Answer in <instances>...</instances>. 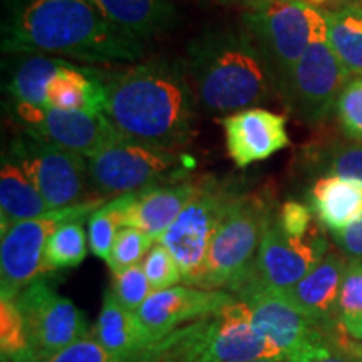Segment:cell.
I'll list each match as a JSON object with an SVG mask.
<instances>
[{"label":"cell","instance_id":"cell-31","mask_svg":"<svg viewBox=\"0 0 362 362\" xmlns=\"http://www.w3.org/2000/svg\"><path fill=\"white\" fill-rule=\"evenodd\" d=\"M0 347L2 357L11 361L29 352L24 317L16 300H0Z\"/></svg>","mask_w":362,"mask_h":362},{"label":"cell","instance_id":"cell-32","mask_svg":"<svg viewBox=\"0 0 362 362\" xmlns=\"http://www.w3.org/2000/svg\"><path fill=\"white\" fill-rule=\"evenodd\" d=\"M112 293L121 305L129 312H138L146 298L151 296V285L148 282L143 265L129 267L119 274L112 275Z\"/></svg>","mask_w":362,"mask_h":362},{"label":"cell","instance_id":"cell-22","mask_svg":"<svg viewBox=\"0 0 362 362\" xmlns=\"http://www.w3.org/2000/svg\"><path fill=\"white\" fill-rule=\"evenodd\" d=\"M49 106L89 115H106V74L90 66L69 62L47 86Z\"/></svg>","mask_w":362,"mask_h":362},{"label":"cell","instance_id":"cell-35","mask_svg":"<svg viewBox=\"0 0 362 362\" xmlns=\"http://www.w3.org/2000/svg\"><path fill=\"white\" fill-rule=\"evenodd\" d=\"M121 226L117 223L115 214L107 203L98 208L93 215L89 216V248L98 259L110 260L112 245H115L117 233Z\"/></svg>","mask_w":362,"mask_h":362},{"label":"cell","instance_id":"cell-15","mask_svg":"<svg viewBox=\"0 0 362 362\" xmlns=\"http://www.w3.org/2000/svg\"><path fill=\"white\" fill-rule=\"evenodd\" d=\"M13 116L24 126L25 133L78 153L86 160L121 136L106 115L16 103Z\"/></svg>","mask_w":362,"mask_h":362},{"label":"cell","instance_id":"cell-2","mask_svg":"<svg viewBox=\"0 0 362 362\" xmlns=\"http://www.w3.org/2000/svg\"><path fill=\"white\" fill-rule=\"evenodd\" d=\"M106 117L124 138L165 151L189 143L197 101L185 62H138L106 76Z\"/></svg>","mask_w":362,"mask_h":362},{"label":"cell","instance_id":"cell-18","mask_svg":"<svg viewBox=\"0 0 362 362\" xmlns=\"http://www.w3.org/2000/svg\"><path fill=\"white\" fill-rule=\"evenodd\" d=\"M220 124L225 133L226 151L237 168L269 160L291 144L285 116L264 107H250L223 116Z\"/></svg>","mask_w":362,"mask_h":362},{"label":"cell","instance_id":"cell-20","mask_svg":"<svg viewBox=\"0 0 362 362\" xmlns=\"http://www.w3.org/2000/svg\"><path fill=\"white\" fill-rule=\"evenodd\" d=\"M93 337L117 362L143 354L158 344L156 339L138 319V315L126 310L117 302L111 288H107L104 293L101 312L93 327Z\"/></svg>","mask_w":362,"mask_h":362},{"label":"cell","instance_id":"cell-10","mask_svg":"<svg viewBox=\"0 0 362 362\" xmlns=\"http://www.w3.org/2000/svg\"><path fill=\"white\" fill-rule=\"evenodd\" d=\"M103 205V198H93L81 205L54 210L40 218L19 221L4 232L0 243V298L16 300L25 287L45 274V243L56 226L67 220H84Z\"/></svg>","mask_w":362,"mask_h":362},{"label":"cell","instance_id":"cell-4","mask_svg":"<svg viewBox=\"0 0 362 362\" xmlns=\"http://www.w3.org/2000/svg\"><path fill=\"white\" fill-rule=\"evenodd\" d=\"M158 362H250L284 357L252 327V312L235 300L214 315L176 329L151 349Z\"/></svg>","mask_w":362,"mask_h":362},{"label":"cell","instance_id":"cell-33","mask_svg":"<svg viewBox=\"0 0 362 362\" xmlns=\"http://www.w3.org/2000/svg\"><path fill=\"white\" fill-rule=\"evenodd\" d=\"M141 265L153 292L166 291V288L176 287V284L183 282L178 264L168 248L161 243H155V247L144 257Z\"/></svg>","mask_w":362,"mask_h":362},{"label":"cell","instance_id":"cell-12","mask_svg":"<svg viewBox=\"0 0 362 362\" xmlns=\"http://www.w3.org/2000/svg\"><path fill=\"white\" fill-rule=\"evenodd\" d=\"M252 327L274 344L291 362H314L334 352V337L341 324L327 325L302 314L275 293H257L247 300Z\"/></svg>","mask_w":362,"mask_h":362},{"label":"cell","instance_id":"cell-11","mask_svg":"<svg viewBox=\"0 0 362 362\" xmlns=\"http://www.w3.org/2000/svg\"><path fill=\"white\" fill-rule=\"evenodd\" d=\"M237 197L225 185L203 181L193 200L158 242L168 248L180 267L183 282L189 287H197L200 282L214 235Z\"/></svg>","mask_w":362,"mask_h":362},{"label":"cell","instance_id":"cell-8","mask_svg":"<svg viewBox=\"0 0 362 362\" xmlns=\"http://www.w3.org/2000/svg\"><path fill=\"white\" fill-rule=\"evenodd\" d=\"M329 243L317 225L305 237H291L280 228L277 214L267 226L255 260L237 287L235 298L247 300L257 293H280L291 288L325 259Z\"/></svg>","mask_w":362,"mask_h":362},{"label":"cell","instance_id":"cell-38","mask_svg":"<svg viewBox=\"0 0 362 362\" xmlns=\"http://www.w3.org/2000/svg\"><path fill=\"white\" fill-rule=\"evenodd\" d=\"M339 248L349 257L351 260H362V218L341 230L332 233Z\"/></svg>","mask_w":362,"mask_h":362},{"label":"cell","instance_id":"cell-3","mask_svg":"<svg viewBox=\"0 0 362 362\" xmlns=\"http://www.w3.org/2000/svg\"><path fill=\"white\" fill-rule=\"evenodd\" d=\"M194 101L210 115H233L280 98L274 71L245 29H206L187 49Z\"/></svg>","mask_w":362,"mask_h":362},{"label":"cell","instance_id":"cell-1","mask_svg":"<svg viewBox=\"0 0 362 362\" xmlns=\"http://www.w3.org/2000/svg\"><path fill=\"white\" fill-rule=\"evenodd\" d=\"M2 49L88 66L138 62L146 54L144 40L110 24L88 0H8Z\"/></svg>","mask_w":362,"mask_h":362},{"label":"cell","instance_id":"cell-39","mask_svg":"<svg viewBox=\"0 0 362 362\" xmlns=\"http://www.w3.org/2000/svg\"><path fill=\"white\" fill-rule=\"evenodd\" d=\"M344 351L346 354H349L354 362H362V344L356 342V339H352L346 330H342L336 339V344H334V351Z\"/></svg>","mask_w":362,"mask_h":362},{"label":"cell","instance_id":"cell-14","mask_svg":"<svg viewBox=\"0 0 362 362\" xmlns=\"http://www.w3.org/2000/svg\"><path fill=\"white\" fill-rule=\"evenodd\" d=\"M16 304L24 317L29 356L54 354L88 336L84 312L71 298L59 296L47 279L25 287Z\"/></svg>","mask_w":362,"mask_h":362},{"label":"cell","instance_id":"cell-41","mask_svg":"<svg viewBox=\"0 0 362 362\" xmlns=\"http://www.w3.org/2000/svg\"><path fill=\"white\" fill-rule=\"evenodd\" d=\"M225 2L235 4V6H243V7H247L248 11H253V8L262 7L264 4L270 2V0H225Z\"/></svg>","mask_w":362,"mask_h":362},{"label":"cell","instance_id":"cell-29","mask_svg":"<svg viewBox=\"0 0 362 362\" xmlns=\"http://www.w3.org/2000/svg\"><path fill=\"white\" fill-rule=\"evenodd\" d=\"M339 322L356 341H362V260L347 262L341 293Z\"/></svg>","mask_w":362,"mask_h":362},{"label":"cell","instance_id":"cell-13","mask_svg":"<svg viewBox=\"0 0 362 362\" xmlns=\"http://www.w3.org/2000/svg\"><path fill=\"white\" fill-rule=\"evenodd\" d=\"M349 76L330 47L324 27L298 61L282 103L302 123L320 124L337 107Z\"/></svg>","mask_w":362,"mask_h":362},{"label":"cell","instance_id":"cell-7","mask_svg":"<svg viewBox=\"0 0 362 362\" xmlns=\"http://www.w3.org/2000/svg\"><path fill=\"white\" fill-rule=\"evenodd\" d=\"M185 160L187 155L180 151H165L121 134L88 158L90 188L104 198L166 185L165 181L173 183L189 170Z\"/></svg>","mask_w":362,"mask_h":362},{"label":"cell","instance_id":"cell-6","mask_svg":"<svg viewBox=\"0 0 362 362\" xmlns=\"http://www.w3.org/2000/svg\"><path fill=\"white\" fill-rule=\"evenodd\" d=\"M243 25L274 71L280 99L317 33L327 27L324 11L302 0H270L243 16Z\"/></svg>","mask_w":362,"mask_h":362},{"label":"cell","instance_id":"cell-30","mask_svg":"<svg viewBox=\"0 0 362 362\" xmlns=\"http://www.w3.org/2000/svg\"><path fill=\"white\" fill-rule=\"evenodd\" d=\"M155 240L138 228H121L117 233L115 245H112L111 257L106 262L110 265L111 274H119L129 267L139 265L149 250L155 247Z\"/></svg>","mask_w":362,"mask_h":362},{"label":"cell","instance_id":"cell-19","mask_svg":"<svg viewBox=\"0 0 362 362\" xmlns=\"http://www.w3.org/2000/svg\"><path fill=\"white\" fill-rule=\"evenodd\" d=\"M347 262L337 253H327L325 259L310 270L300 282L287 291L275 293L302 314L327 325L339 322V293ZM269 293V292H267Z\"/></svg>","mask_w":362,"mask_h":362},{"label":"cell","instance_id":"cell-24","mask_svg":"<svg viewBox=\"0 0 362 362\" xmlns=\"http://www.w3.org/2000/svg\"><path fill=\"white\" fill-rule=\"evenodd\" d=\"M51 206L21 166L2 158L0 171V226L2 233L19 221L40 218L51 214Z\"/></svg>","mask_w":362,"mask_h":362},{"label":"cell","instance_id":"cell-43","mask_svg":"<svg viewBox=\"0 0 362 362\" xmlns=\"http://www.w3.org/2000/svg\"><path fill=\"white\" fill-rule=\"evenodd\" d=\"M302 2L314 8H319V11H324V7H327L329 4L334 2V0H302Z\"/></svg>","mask_w":362,"mask_h":362},{"label":"cell","instance_id":"cell-28","mask_svg":"<svg viewBox=\"0 0 362 362\" xmlns=\"http://www.w3.org/2000/svg\"><path fill=\"white\" fill-rule=\"evenodd\" d=\"M314 160L319 175L341 176L362 185V143L337 139L319 149Z\"/></svg>","mask_w":362,"mask_h":362},{"label":"cell","instance_id":"cell-26","mask_svg":"<svg viewBox=\"0 0 362 362\" xmlns=\"http://www.w3.org/2000/svg\"><path fill=\"white\" fill-rule=\"evenodd\" d=\"M327 40L351 76H362V7L324 11Z\"/></svg>","mask_w":362,"mask_h":362},{"label":"cell","instance_id":"cell-9","mask_svg":"<svg viewBox=\"0 0 362 362\" xmlns=\"http://www.w3.org/2000/svg\"><path fill=\"white\" fill-rule=\"evenodd\" d=\"M4 156L24 170L51 210L81 205L94 193L84 156L25 131L12 139Z\"/></svg>","mask_w":362,"mask_h":362},{"label":"cell","instance_id":"cell-44","mask_svg":"<svg viewBox=\"0 0 362 362\" xmlns=\"http://www.w3.org/2000/svg\"><path fill=\"white\" fill-rule=\"evenodd\" d=\"M250 362H291V361L285 359V357H267V359H255Z\"/></svg>","mask_w":362,"mask_h":362},{"label":"cell","instance_id":"cell-23","mask_svg":"<svg viewBox=\"0 0 362 362\" xmlns=\"http://www.w3.org/2000/svg\"><path fill=\"white\" fill-rule=\"evenodd\" d=\"M310 210L332 233L362 218V185L341 176H320L310 188Z\"/></svg>","mask_w":362,"mask_h":362},{"label":"cell","instance_id":"cell-40","mask_svg":"<svg viewBox=\"0 0 362 362\" xmlns=\"http://www.w3.org/2000/svg\"><path fill=\"white\" fill-rule=\"evenodd\" d=\"M314 362H354V359H352L349 354H346L344 351L336 349L329 357H324V359H319Z\"/></svg>","mask_w":362,"mask_h":362},{"label":"cell","instance_id":"cell-16","mask_svg":"<svg viewBox=\"0 0 362 362\" xmlns=\"http://www.w3.org/2000/svg\"><path fill=\"white\" fill-rule=\"evenodd\" d=\"M200 189L198 181H173L119 194L107 202L121 228H138L158 243Z\"/></svg>","mask_w":362,"mask_h":362},{"label":"cell","instance_id":"cell-45","mask_svg":"<svg viewBox=\"0 0 362 362\" xmlns=\"http://www.w3.org/2000/svg\"><path fill=\"white\" fill-rule=\"evenodd\" d=\"M2 362H12V361H8L7 357H2Z\"/></svg>","mask_w":362,"mask_h":362},{"label":"cell","instance_id":"cell-27","mask_svg":"<svg viewBox=\"0 0 362 362\" xmlns=\"http://www.w3.org/2000/svg\"><path fill=\"white\" fill-rule=\"evenodd\" d=\"M88 240L83 220H67L56 226L45 243V274L52 270L74 269L83 264L88 255Z\"/></svg>","mask_w":362,"mask_h":362},{"label":"cell","instance_id":"cell-36","mask_svg":"<svg viewBox=\"0 0 362 362\" xmlns=\"http://www.w3.org/2000/svg\"><path fill=\"white\" fill-rule=\"evenodd\" d=\"M336 111L344 134L362 143V78L347 83L339 98Z\"/></svg>","mask_w":362,"mask_h":362},{"label":"cell","instance_id":"cell-34","mask_svg":"<svg viewBox=\"0 0 362 362\" xmlns=\"http://www.w3.org/2000/svg\"><path fill=\"white\" fill-rule=\"evenodd\" d=\"M11 361V359H8ZM12 362H117L110 352L99 344L93 334H88L62 351L49 356H21Z\"/></svg>","mask_w":362,"mask_h":362},{"label":"cell","instance_id":"cell-37","mask_svg":"<svg viewBox=\"0 0 362 362\" xmlns=\"http://www.w3.org/2000/svg\"><path fill=\"white\" fill-rule=\"evenodd\" d=\"M310 206L300 202H285L277 214V223L285 233L291 237H305L310 232L314 221H312Z\"/></svg>","mask_w":362,"mask_h":362},{"label":"cell","instance_id":"cell-42","mask_svg":"<svg viewBox=\"0 0 362 362\" xmlns=\"http://www.w3.org/2000/svg\"><path fill=\"white\" fill-rule=\"evenodd\" d=\"M121 362H158V361L155 359V356L151 354V349H149L146 352H143V354L129 357V359H124V361H121Z\"/></svg>","mask_w":362,"mask_h":362},{"label":"cell","instance_id":"cell-25","mask_svg":"<svg viewBox=\"0 0 362 362\" xmlns=\"http://www.w3.org/2000/svg\"><path fill=\"white\" fill-rule=\"evenodd\" d=\"M67 64L69 61L66 59L42 56V54H34L24 59L16 67L7 86L13 103L49 106L47 86Z\"/></svg>","mask_w":362,"mask_h":362},{"label":"cell","instance_id":"cell-21","mask_svg":"<svg viewBox=\"0 0 362 362\" xmlns=\"http://www.w3.org/2000/svg\"><path fill=\"white\" fill-rule=\"evenodd\" d=\"M110 24L138 39L168 33L178 22L171 0H88Z\"/></svg>","mask_w":362,"mask_h":362},{"label":"cell","instance_id":"cell-5","mask_svg":"<svg viewBox=\"0 0 362 362\" xmlns=\"http://www.w3.org/2000/svg\"><path fill=\"white\" fill-rule=\"evenodd\" d=\"M274 216L264 197L238 194L214 235L197 288L233 292L250 270Z\"/></svg>","mask_w":362,"mask_h":362},{"label":"cell","instance_id":"cell-17","mask_svg":"<svg viewBox=\"0 0 362 362\" xmlns=\"http://www.w3.org/2000/svg\"><path fill=\"white\" fill-rule=\"evenodd\" d=\"M232 300H235L232 293L223 291H203L189 285H176L166 291L153 292L136 315L160 342L168 334L183 327V324L214 315Z\"/></svg>","mask_w":362,"mask_h":362}]
</instances>
